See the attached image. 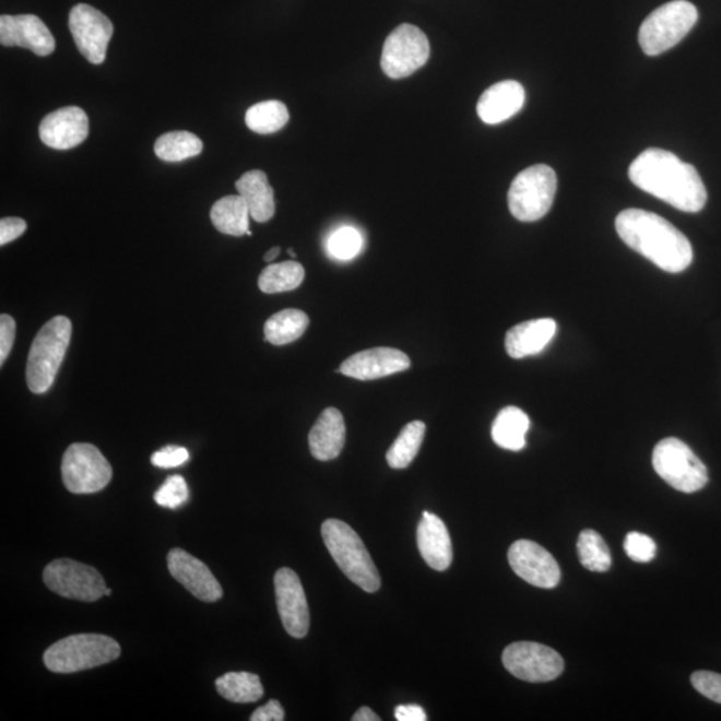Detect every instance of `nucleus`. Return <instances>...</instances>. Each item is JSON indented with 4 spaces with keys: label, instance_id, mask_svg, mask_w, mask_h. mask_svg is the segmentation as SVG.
I'll use <instances>...</instances> for the list:
<instances>
[{
    "label": "nucleus",
    "instance_id": "nucleus-31",
    "mask_svg": "<svg viewBox=\"0 0 721 721\" xmlns=\"http://www.w3.org/2000/svg\"><path fill=\"white\" fill-rule=\"evenodd\" d=\"M305 279L303 264L294 261L269 264L258 280L261 292L276 294L294 291Z\"/></svg>",
    "mask_w": 721,
    "mask_h": 721
},
{
    "label": "nucleus",
    "instance_id": "nucleus-19",
    "mask_svg": "<svg viewBox=\"0 0 721 721\" xmlns=\"http://www.w3.org/2000/svg\"><path fill=\"white\" fill-rule=\"evenodd\" d=\"M88 135L87 114L81 107L69 106L48 114L39 126V137L46 146L74 149Z\"/></svg>",
    "mask_w": 721,
    "mask_h": 721
},
{
    "label": "nucleus",
    "instance_id": "nucleus-36",
    "mask_svg": "<svg viewBox=\"0 0 721 721\" xmlns=\"http://www.w3.org/2000/svg\"><path fill=\"white\" fill-rule=\"evenodd\" d=\"M624 551L630 560L636 563H649L657 556V544L654 541L639 532H630L624 541Z\"/></svg>",
    "mask_w": 721,
    "mask_h": 721
},
{
    "label": "nucleus",
    "instance_id": "nucleus-9",
    "mask_svg": "<svg viewBox=\"0 0 721 721\" xmlns=\"http://www.w3.org/2000/svg\"><path fill=\"white\" fill-rule=\"evenodd\" d=\"M113 477V468L101 450L92 444H72L62 460L66 488L75 495L105 489Z\"/></svg>",
    "mask_w": 721,
    "mask_h": 721
},
{
    "label": "nucleus",
    "instance_id": "nucleus-34",
    "mask_svg": "<svg viewBox=\"0 0 721 721\" xmlns=\"http://www.w3.org/2000/svg\"><path fill=\"white\" fill-rule=\"evenodd\" d=\"M361 249H363V236L354 227H341L328 240L329 255L335 260H352Z\"/></svg>",
    "mask_w": 721,
    "mask_h": 721
},
{
    "label": "nucleus",
    "instance_id": "nucleus-28",
    "mask_svg": "<svg viewBox=\"0 0 721 721\" xmlns=\"http://www.w3.org/2000/svg\"><path fill=\"white\" fill-rule=\"evenodd\" d=\"M215 687L222 697L238 705L256 702L263 696L260 676L249 672H227L216 678Z\"/></svg>",
    "mask_w": 721,
    "mask_h": 721
},
{
    "label": "nucleus",
    "instance_id": "nucleus-3",
    "mask_svg": "<svg viewBox=\"0 0 721 721\" xmlns=\"http://www.w3.org/2000/svg\"><path fill=\"white\" fill-rule=\"evenodd\" d=\"M321 533L330 555L347 579L365 592H377L381 587L380 574L354 529L344 521L330 519L323 522Z\"/></svg>",
    "mask_w": 721,
    "mask_h": 721
},
{
    "label": "nucleus",
    "instance_id": "nucleus-17",
    "mask_svg": "<svg viewBox=\"0 0 721 721\" xmlns=\"http://www.w3.org/2000/svg\"><path fill=\"white\" fill-rule=\"evenodd\" d=\"M0 44L23 47L38 57L56 50V38L40 17L32 14L0 16Z\"/></svg>",
    "mask_w": 721,
    "mask_h": 721
},
{
    "label": "nucleus",
    "instance_id": "nucleus-37",
    "mask_svg": "<svg viewBox=\"0 0 721 721\" xmlns=\"http://www.w3.org/2000/svg\"><path fill=\"white\" fill-rule=\"evenodd\" d=\"M690 683L697 693L721 705V675L709 671H697L690 676Z\"/></svg>",
    "mask_w": 721,
    "mask_h": 721
},
{
    "label": "nucleus",
    "instance_id": "nucleus-26",
    "mask_svg": "<svg viewBox=\"0 0 721 721\" xmlns=\"http://www.w3.org/2000/svg\"><path fill=\"white\" fill-rule=\"evenodd\" d=\"M210 218L216 231L227 236L243 237L249 232V208L239 194L216 201L210 212Z\"/></svg>",
    "mask_w": 721,
    "mask_h": 721
},
{
    "label": "nucleus",
    "instance_id": "nucleus-44",
    "mask_svg": "<svg viewBox=\"0 0 721 721\" xmlns=\"http://www.w3.org/2000/svg\"><path fill=\"white\" fill-rule=\"evenodd\" d=\"M281 248L279 246H275V248L270 249L267 255H264L263 260L264 262H273L276 257L280 256Z\"/></svg>",
    "mask_w": 721,
    "mask_h": 721
},
{
    "label": "nucleus",
    "instance_id": "nucleus-45",
    "mask_svg": "<svg viewBox=\"0 0 721 721\" xmlns=\"http://www.w3.org/2000/svg\"><path fill=\"white\" fill-rule=\"evenodd\" d=\"M287 251H288V255H291V257H293V258L297 257L296 252H294L293 249H288Z\"/></svg>",
    "mask_w": 721,
    "mask_h": 721
},
{
    "label": "nucleus",
    "instance_id": "nucleus-25",
    "mask_svg": "<svg viewBox=\"0 0 721 721\" xmlns=\"http://www.w3.org/2000/svg\"><path fill=\"white\" fill-rule=\"evenodd\" d=\"M529 426H531V421L521 409L516 406L504 407L492 425L493 441L503 449L519 452V450L525 448V436Z\"/></svg>",
    "mask_w": 721,
    "mask_h": 721
},
{
    "label": "nucleus",
    "instance_id": "nucleus-33",
    "mask_svg": "<svg viewBox=\"0 0 721 721\" xmlns=\"http://www.w3.org/2000/svg\"><path fill=\"white\" fill-rule=\"evenodd\" d=\"M577 553L582 567L592 572H606L610 570L612 558L608 545L603 537L592 529H586L577 541Z\"/></svg>",
    "mask_w": 721,
    "mask_h": 721
},
{
    "label": "nucleus",
    "instance_id": "nucleus-18",
    "mask_svg": "<svg viewBox=\"0 0 721 721\" xmlns=\"http://www.w3.org/2000/svg\"><path fill=\"white\" fill-rule=\"evenodd\" d=\"M411 368V359L393 347H375L353 354L342 363L340 371L359 381H373Z\"/></svg>",
    "mask_w": 721,
    "mask_h": 721
},
{
    "label": "nucleus",
    "instance_id": "nucleus-6",
    "mask_svg": "<svg viewBox=\"0 0 721 721\" xmlns=\"http://www.w3.org/2000/svg\"><path fill=\"white\" fill-rule=\"evenodd\" d=\"M699 12L687 0H673L654 10L642 22L639 44L649 57L671 50L695 27Z\"/></svg>",
    "mask_w": 721,
    "mask_h": 721
},
{
    "label": "nucleus",
    "instance_id": "nucleus-22",
    "mask_svg": "<svg viewBox=\"0 0 721 721\" xmlns=\"http://www.w3.org/2000/svg\"><path fill=\"white\" fill-rule=\"evenodd\" d=\"M557 333V323L552 318H540L516 324L505 336V348L510 357L521 359L544 351Z\"/></svg>",
    "mask_w": 721,
    "mask_h": 721
},
{
    "label": "nucleus",
    "instance_id": "nucleus-40",
    "mask_svg": "<svg viewBox=\"0 0 721 721\" xmlns=\"http://www.w3.org/2000/svg\"><path fill=\"white\" fill-rule=\"evenodd\" d=\"M26 228V221L22 218H16V216L3 218L0 221V245L4 246L20 238Z\"/></svg>",
    "mask_w": 721,
    "mask_h": 721
},
{
    "label": "nucleus",
    "instance_id": "nucleus-43",
    "mask_svg": "<svg viewBox=\"0 0 721 721\" xmlns=\"http://www.w3.org/2000/svg\"><path fill=\"white\" fill-rule=\"evenodd\" d=\"M353 721H380L381 718L378 717V714L373 711L369 707H361L356 713H354V717L352 718Z\"/></svg>",
    "mask_w": 721,
    "mask_h": 721
},
{
    "label": "nucleus",
    "instance_id": "nucleus-12",
    "mask_svg": "<svg viewBox=\"0 0 721 721\" xmlns=\"http://www.w3.org/2000/svg\"><path fill=\"white\" fill-rule=\"evenodd\" d=\"M503 663L515 677L529 683L555 681L564 671V660L555 649L533 641L513 642L505 648Z\"/></svg>",
    "mask_w": 721,
    "mask_h": 721
},
{
    "label": "nucleus",
    "instance_id": "nucleus-11",
    "mask_svg": "<svg viewBox=\"0 0 721 721\" xmlns=\"http://www.w3.org/2000/svg\"><path fill=\"white\" fill-rule=\"evenodd\" d=\"M44 580L46 587L59 596L84 603H94L104 598L107 589L98 570L70 558H58L48 564Z\"/></svg>",
    "mask_w": 721,
    "mask_h": 721
},
{
    "label": "nucleus",
    "instance_id": "nucleus-2",
    "mask_svg": "<svg viewBox=\"0 0 721 721\" xmlns=\"http://www.w3.org/2000/svg\"><path fill=\"white\" fill-rule=\"evenodd\" d=\"M624 244L666 273H682L694 261L689 239L671 222L641 209L624 210L616 218Z\"/></svg>",
    "mask_w": 721,
    "mask_h": 721
},
{
    "label": "nucleus",
    "instance_id": "nucleus-24",
    "mask_svg": "<svg viewBox=\"0 0 721 721\" xmlns=\"http://www.w3.org/2000/svg\"><path fill=\"white\" fill-rule=\"evenodd\" d=\"M238 194L248 204L250 216L256 222H268L275 214L274 190L262 170L245 173L236 182Z\"/></svg>",
    "mask_w": 721,
    "mask_h": 721
},
{
    "label": "nucleus",
    "instance_id": "nucleus-35",
    "mask_svg": "<svg viewBox=\"0 0 721 721\" xmlns=\"http://www.w3.org/2000/svg\"><path fill=\"white\" fill-rule=\"evenodd\" d=\"M154 500L159 507L177 509L189 500L188 484L182 476L168 477L155 492Z\"/></svg>",
    "mask_w": 721,
    "mask_h": 721
},
{
    "label": "nucleus",
    "instance_id": "nucleus-20",
    "mask_svg": "<svg viewBox=\"0 0 721 721\" xmlns=\"http://www.w3.org/2000/svg\"><path fill=\"white\" fill-rule=\"evenodd\" d=\"M525 90L516 81L493 84L481 95L477 114L486 125H498L516 116L524 107Z\"/></svg>",
    "mask_w": 721,
    "mask_h": 721
},
{
    "label": "nucleus",
    "instance_id": "nucleus-29",
    "mask_svg": "<svg viewBox=\"0 0 721 721\" xmlns=\"http://www.w3.org/2000/svg\"><path fill=\"white\" fill-rule=\"evenodd\" d=\"M203 150V143L189 131H172L161 135L154 144L155 155L165 162H182L194 158Z\"/></svg>",
    "mask_w": 721,
    "mask_h": 721
},
{
    "label": "nucleus",
    "instance_id": "nucleus-16",
    "mask_svg": "<svg viewBox=\"0 0 721 721\" xmlns=\"http://www.w3.org/2000/svg\"><path fill=\"white\" fill-rule=\"evenodd\" d=\"M167 567L174 579L198 600L215 603L224 596V591L212 570L190 553L179 548L172 549L167 555Z\"/></svg>",
    "mask_w": 721,
    "mask_h": 721
},
{
    "label": "nucleus",
    "instance_id": "nucleus-32",
    "mask_svg": "<svg viewBox=\"0 0 721 721\" xmlns=\"http://www.w3.org/2000/svg\"><path fill=\"white\" fill-rule=\"evenodd\" d=\"M245 122L257 134H273L288 122L287 107L280 101L260 102L246 113Z\"/></svg>",
    "mask_w": 721,
    "mask_h": 721
},
{
    "label": "nucleus",
    "instance_id": "nucleus-21",
    "mask_svg": "<svg viewBox=\"0 0 721 721\" xmlns=\"http://www.w3.org/2000/svg\"><path fill=\"white\" fill-rule=\"evenodd\" d=\"M417 545L426 564L435 570H447L453 562L452 540L440 517L424 512L417 528Z\"/></svg>",
    "mask_w": 721,
    "mask_h": 721
},
{
    "label": "nucleus",
    "instance_id": "nucleus-23",
    "mask_svg": "<svg viewBox=\"0 0 721 721\" xmlns=\"http://www.w3.org/2000/svg\"><path fill=\"white\" fill-rule=\"evenodd\" d=\"M345 440L344 416H342L339 409H324L309 433V447L312 457L320 461L334 460L344 449Z\"/></svg>",
    "mask_w": 721,
    "mask_h": 721
},
{
    "label": "nucleus",
    "instance_id": "nucleus-41",
    "mask_svg": "<svg viewBox=\"0 0 721 721\" xmlns=\"http://www.w3.org/2000/svg\"><path fill=\"white\" fill-rule=\"evenodd\" d=\"M251 721H282L285 720V711L279 700H270L267 705L257 708L250 717Z\"/></svg>",
    "mask_w": 721,
    "mask_h": 721
},
{
    "label": "nucleus",
    "instance_id": "nucleus-10",
    "mask_svg": "<svg viewBox=\"0 0 721 721\" xmlns=\"http://www.w3.org/2000/svg\"><path fill=\"white\" fill-rule=\"evenodd\" d=\"M429 56L426 35L413 24H401L385 40L381 69L392 80H402L423 68Z\"/></svg>",
    "mask_w": 721,
    "mask_h": 721
},
{
    "label": "nucleus",
    "instance_id": "nucleus-8",
    "mask_svg": "<svg viewBox=\"0 0 721 721\" xmlns=\"http://www.w3.org/2000/svg\"><path fill=\"white\" fill-rule=\"evenodd\" d=\"M652 464L659 476L678 492L695 493L708 484L707 466L678 438L661 440L653 449Z\"/></svg>",
    "mask_w": 721,
    "mask_h": 721
},
{
    "label": "nucleus",
    "instance_id": "nucleus-38",
    "mask_svg": "<svg viewBox=\"0 0 721 721\" xmlns=\"http://www.w3.org/2000/svg\"><path fill=\"white\" fill-rule=\"evenodd\" d=\"M189 457L188 449L168 445V447L162 448L152 456V464L162 469L177 468L188 462Z\"/></svg>",
    "mask_w": 721,
    "mask_h": 721
},
{
    "label": "nucleus",
    "instance_id": "nucleus-7",
    "mask_svg": "<svg viewBox=\"0 0 721 721\" xmlns=\"http://www.w3.org/2000/svg\"><path fill=\"white\" fill-rule=\"evenodd\" d=\"M557 191L555 170L534 165L513 179L508 191V206L516 220L534 222L548 214Z\"/></svg>",
    "mask_w": 721,
    "mask_h": 721
},
{
    "label": "nucleus",
    "instance_id": "nucleus-27",
    "mask_svg": "<svg viewBox=\"0 0 721 721\" xmlns=\"http://www.w3.org/2000/svg\"><path fill=\"white\" fill-rule=\"evenodd\" d=\"M308 327L309 317L306 312L298 309H285L275 312L264 323V339L276 346L291 344L303 336Z\"/></svg>",
    "mask_w": 721,
    "mask_h": 721
},
{
    "label": "nucleus",
    "instance_id": "nucleus-14",
    "mask_svg": "<svg viewBox=\"0 0 721 721\" xmlns=\"http://www.w3.org/2000/svg\"><path fill=\"white\" fill-rule=\"evenodd\" d=\"M508 562L513 572L531 586L552 589L560 582L562 570L555 557L533 541L519 540L510 545Z\"/></svg>",
    "mask_w": 721,
    "mask_h": 721
},
{
    "label": "nucleus",
    "instance_id": "nucleus-1",
    "mask_svg": "<svg viewBox=\"0 0 721 721\" xmlns=\"http://www.w3.org/2000/svg\"><path fill=\"white\" fill-rule=\"evenodd\" d=\"M629 179L671 206L685 213H699L707 203V190L700 174L663 149H648L629 166Z\"/></svg>",
    "mask_w": 721,
    "mask_h": 721
},
{
    "label": "nucleus",
    "instance_id": "nucleus-42",
    "mask_svg": "<svg viewBox=\"0 0 721 721\" xmlns=\"http://www.w3.org/2000/svg\"><path fill=\"white\" fill-rule=\"evenodd\" d=\"M394 717L399 721H426L428 717L423 707L416 705L399 706L395 708Z\"/></svg>",
    "mask_w": 721,
    "mask_h": 721
},
{
    "label": "nucleus",
    "instance_id": "nucleus-13",
    "mask_svg": "<svg viewBox=\"0 0 721 721\" xmlns=\"http://www.w3.org/2000/svg\"><path fill=\"white\" fill-rule=\"evenodd\" d=\"M69 27L82 56L90 63H104L114 34L111 21L92 5L80 3L70 11Z\"/></svg>",
    "mask_w": 721,
    "mask_h": 721
},
{
    "label": "nucleus",
    "instance_id": "nucleus-39",
    "mask_svg": "<svg viewBox=\"0 0 721 721\" xmlns=\"http://www.w3.org/2000/svg\"><path fill=\"white\" fill-rule=\"evenodd\" d=\"M16 323L9 315L0 317V365L8 359L12 346H14Z\"/></svg>",
    "mask_w": 721,
    "mask_h": 721
},
{
    "label": "nucleus",
    "instance_id": "nucleus-46",
    "mask_svg": "<svg viewBox=\"0 0 721 721\" xmlns=\"http://www.w3.org/2000/svg\"><path fill=\"white\" fill-rule=\"evenodd\" d=\"M111 593H113V592H111V589H110V588H107V589H106L105 596H111Z\"/></svg>",
    "mask_w": 721,
    "mask_h": 721
},
{
    "label": "nucleus",
    "instance_id": "nucleus-5",
    "mask_svg": "<svg viewBox=\"0 0 721 721\" xmlns=\"http://www.w3.org/2000/svg\"><path fill=\"white\" fill-rule=\"evenodd\" d=\"M120 657V647L111 637L81 634L54 642L44 654L47 670L75 673L111 663Z\"/></svg>",
    "mask_w": 721,
    "mask_h": 721
},
{
    "label": "nucleus",
    "instance_id": "nucleus-30",
    "mask_svg": "<svg viewBox=\"0 0 721 721\" xmlns=\"http://www.w3.org/2000/svg\"><path fill=\"white\" fill-rule=\"evenodd\" d=\"M426 426L423 421H413L401 430L400 436L388 450L390 468L405 469L412 464L424 442Z\"/></svg>",
    "mask_w": 721,
    "mask_h": 721
},
{
    "label": "nucleus",
    "instance_id": "nucleus-4",
    "mask_svg": "<svg viewBox=\"0 0 721 721\" xmlns=\"http://www.w3.org/2000/svg\"><path fill=\"white\" fill-rule=\"evenodd\" d=\"M72 324L68 317L57 316L44 324L29 348L26 380L29 390L44 394L52 387L68 352Z\"/></svg>",
    "mask_w": 721,
    "mask_h": 721
},
{
    "label": "nucleus",
    "instance_id": "nucleus-15",
    "mask_svg": "<svg viewBox=\"0 0 721 721\" xmlns=\"http://www.w3.org/2000/svg\"><path fill=\"white\" fill-rule=\"evenodd\" d=\"M276 606L288 635L304 639L309 633L310 615L303 582L294 570L281 568L274 577Z\"/></svg>",
    "mask_w": 721,
    "mask_h": 721
}]
</instances>
